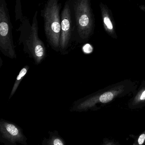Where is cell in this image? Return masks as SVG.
<instances>
[{
  "label": "cell",
  "instance_id": "obj_1",
  "mask_svg": "<svg viewBox=\"0 0 145 145\" xmlns=\"http://www.w3.org/2000/svg\"><path fill=\"white\" fill-rule=\"evenodd\" d=\"M138 88L136 82L125 79L111 84L75 101L70 111L83 112L97 110L98 105H104L115 100L133 93Z\"/></svg>",
  "mask_w": 145,
  "mask_h": 145
},
{
  "label": "cell",
  "instance_id": "obj_2",
  "mask_svg": "<svg viewBox=\"0 0 145 145\" xmlns=\"http://www.w3.org/2000/svg\"><path fill=\"white\" fill-rule=\"evenodd\" d=\"M38 12L36 11L31 25L26 17L20 20L21 24L17 31L20 32L19 44L23 45L24 52L32 59L36 65L40 64L47 55L46 47L38 36Z\"/></svg>",
  "mask_w": 145,
  "mask_h": 145
},
{
  "label": "cell",
  "instance_id": "obj_3",
  "mask_svg": "<svg viewBox=\"0 0 145 145\" xmlns=\"http://www.w3.org/2000/svg\"><path fill=\"white\" fill-rule=\"evenodd\" d=\"M70 3L74 23L73 38L80 42H87L93 35L95 26L91 0H70Z\"/></svg>",
  "mask_w": 145,
  "mask_h": 145
},
{
  "label": "cell",
  "instance_id": "obj_4",
  "mask_svg": "<svg viewBox=\"0 0 145 145\" xmlns=\"http://www.w3.org/2000/svg\"><path fill=\"white\" fill-rule=\"evenodd\" d=\"M61 8L62 3L60 0H47L41 11L47 41L52 49L57 52L60 51Z\"/></svg>",
  "mask_w": 145,
  "mask_h": 145
},
{
  "label": "cell",
  "instance_id": "obj_5",
  "mask_svg": "<svg viewBox=\"0 0 145 145\" xmlns=\"http://www.w3.org/2000/svg\"><path fill=\"white\" fill-rule=\"evenodd\" d=\"M12 29L7 4L5 0H0V51L6 57L15 59L17 54L13 40Z\"/></svg>",
  "mask_w": 145,
  "mask_h": 145
},
{
  "label": "cell",
  "instance_id": "obj_6",
  "mask_svg": "<svg viewBox=\"0 0 145 145\" xmlns=\"http://www.w3.org/2000/svg\"><path fill=\"white\" fill-rule=\"evenodd\" d=\"M74 23L70 0L66 1L61 12V33L60 52L65 54L73 38Z\"/></svg>",
  "mask_w": 145,
  "mask_h": 145
},
{
  "label": "cell",
  "instance_id": "obj_7",
  "mask_svg": "<svg viewBox=\"0 0 145 145\" xmlns=\"http://www.w3.org/2000/svg\"><path fill=\"white\" fill-rule=\"evenodd\" d=\"M27 138L22 128L11 121L0 120V142L3 145H28Z\"/></svg>",
  "mask_w": 145,
  "mask_h": 145
},
{
  "label": "cell",
  "instance_id": "obj_8",
  "mask_svg": "<svg viewBox=\"0 0 145 145\" xmlns=\"http://www.w3.org/2000/svg\"><path fill=\"white\" fill-rule=\"evenodd\" d=\"M99 7L104 30L113 39H117L115 22L111 10L106 4L102 2L100 3Z\"/></svg>",
  "mask_w": 145,
  "mask_h": 145
},
{
  "label": "cell",
  "instance_id": "obj_9",
  "mask_svg": "<svg viewBox=\"0 0 145 145\" xmlns=\"http://www.w3.org/2000/svg\"><path fill=\"white\" fill-rule=\"evenodd\" d=\"M133 93V95L128 104L129 108L131 110H136L145 107V79Z\"/></svg>",
  "mask_w": 145,
  "mask_h": 145
},
{
  "label": "cell",
  "instance_id": "obj_10",
  "mask_svg": "<svg viewBox=\"0 0 145 145\" xmlns=\"http://www.w3.org/2000/svg\"><path fill=\"white\" fill-rule=\"evenodd\" d=\"M49 137L44 138L42 141V145H66L64 139L57 130L49 131Z\"/></svg>",
  "mask_w": 145,
  "mask_h": 145
},
{
  "label": "cell",
  "instance_id": "obj_11",
  "mask_svg": "<svg viewBox=\"0 0 145 145\" xmlns=\"http://www.w3.org/2000/svg\"><path fill=\"white\" fill-rule=\"evenodd\" d=\"M29 69H30V66L28 65H25L24 67H23L21 69V70L20 71L18 75L17 78H16L14 83V84L12 90L10 92L9 99L10 100L13 96L15 94V92L17 91L20 82L27 74Z\"/></svg>",
  "mask_w": 145,
  "mask_h": 145
},
{
  "label": "cell",
  "instance_id": "obj_12",
  "mask_svg": "<svg viewBox=\"0 0 145 145\" xmlns=\"http://www.w3.org/2000/svg\"><path fill=\"white\" fill-rule=\"evenodd\" d=\"M15 19L16 20H21L24 17L21 9V0H16L15 6Z\"/></svg>",
  "mask_w": 145,
  "mask_h": 145
},
{
  "label": "cell",
  "instance_id": "obj_13",
  "mask_svg": "<svg viewBox=\"0 0 145 145\" xmlns=\"http://www.w3.org/2000/svg\"><path fill=\"white\" fill-rule=\"evenodd\" d=\"M133 138H135L133 145H145V130L138 136H134Z\"/></svg>",
  "mask_w": 145,
  "mask_h": 145
},
{
  "label": "cell",
  "instance_id": "obj_14",
  "mask_svg": "<svg viewBox=\"0 0 145 145\" xmlns=\"http://www.w3.org/2000/svg\"><path fill=\"white\" fill-rule=\"evenodd\" d=\"M101 145H119L118 143L112 140L109 139V138H104L103 143Z\"/></svg>",
  "mask_w": 145,
  "mask_h": 145
},
{
  "label": "cell",
  "instance_id": "obj_15",
  "mask_svg": "<svg viewBox=\"0 0 145 145\" xmlns=\"http://www.w3.org/2000/svg\"><path fill=\"white\" fill-rule=\"evenodd\" d=\"M139 8L140 9L144 12H145V6L144 5H140L139 6Z\"/></svg>",
  "mask_w": 145,
  "mask_h": 145
},
{
  "label": "cell",
  "instance_id": "obj_16",
  "mask_svg": "<svg viewBox=\"0 0 145 145\" xmlns=\"http://www.w3.org/2000/svg\"><path fill=\"white\" fill-rule=\"evenodd\" d=\"M129 1H131V0H129Z\"/></svg>",
  "mask_w": 145,
  "mask_h": 145
}]
</instances>
